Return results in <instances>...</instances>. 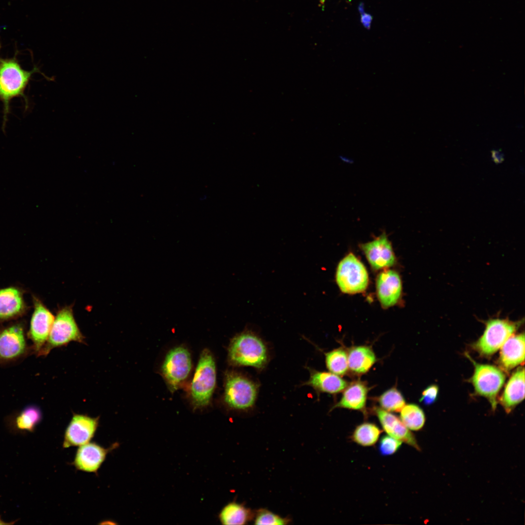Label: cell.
Listing matches in <instances>:
<instances>
[{"instance_id": "30bf717a", "label": "cell", "mask_w": 525, "mask_h": 525, "mask_svg": "<svg viewBox=\"0 0 525 525\" xmlns=\"http://www.w3.org/2000/svg\"><path fill=\"white\" fill-rule=\"evenodd\" d=\"M99 418L73 413L65 431L63 447L80 446L89 442L97 429Z\"/></svg>"}, {"instance_id": "d6a6232c", "label": "cell", "mask_w": 525, "mask_h": 525, "mask_svg": "<svg viewBox=\"0 0 525 525\" xmlns=\"http://www.w3.org/2000/svg\"><path fill=\"white\" fill-rule=\"evenodd\" d=\"M3 524H8L4 523L2 520H1V519L0 518V525H3Z\"/></svg>"}, {"instance_id": "4316f807", "label": "cell", "mask_w": 525, "mask_h": 525, "mask_svg": "<svg viewBox=\"0 0 525 525\" xmlns=\"http://www.w3.org/2000/svg\"><path fill=\"white\" fill-rule=\"evenodd\" d=\"M382 409L388 412H398L405 405V400L401 392L392 387L384 392L378 399Z\"/></svg>"}, {"instance_id": "603a6c76", "label": "cell", "mask_w": 525, "mask_h": 525, "mask_svg": "<svg viewBox=\"0 0 525 525\" xmlns=\"http://www.w3.org/2000/svg\"><path fill=\"white\" fill-rule=\"evenodd\" d=\"M254 513L245 506L232 502L222 508L219 518L223 525H245L253 519Z\"/></svg>"}, {"instance_id": "cb8c5ba5", "label": "cell", "mask_w": 525, "mask_h": 525, "mask_svg": "<svg viewBox=\"0 0 525 525\" xmlns=\"http://www.w3.org/2000/svg\"><path fill=\"white\" fill-rule=\"evenodd\" d=\"M381 433L380 429L374 423L366 422L358 425L354 430L351 438L356 444L369 447L377 442Z\"/></svg>"}, {"instance_id": "d4e9b609", "label": "cell", "mask_w": 525, "mask_h": 525, "mask_svg": "<svg viewBox=\"0 0 525 525\" xmlns=\"http://www.w3.org/2000/svg\"><path fill=\"white\" fill-rule=\"evenodd\" d=\"M400 412L401 420L410 431H419L423 427L425 416L418 405L413 403L405 404Z\"/></svg>"}, {"instance_id": "83f0119b", "label": "cell", "mask_w": 525, "mask_h": 525, "mask_svg": "<svg viewBox=\"0 0 525 525\" xmlns=\"http://www.w3.org/2000/svg\"><path fill=\"white\" fill-rule=\"evenodd\" d=\"M41 418V413L38 408L35 406H28L17 417V427L20 430L33 431Z\"/></svg>"}, {"instance_id": "7402d4cb", "label": "cell", "mask_w": 525, "mask_h": 525, "mask_svg": "<svg viewBox=\"0 0 525 525\" xmlns=\"http://www.w3.org/2000/svg\"><path fill=\"white\" fill-rule=\"evenodd\" d=\"M347 354L349 369L356 374L367 373L376 361L374 352L367 346L352 347Z\"/></svg>"}, {"instance_id": "f1b7e54d", "label": "cell", "mask_w": 525, "mask_h": 525, "mask_svg": "<svg viewBox=\"0 0 525 525\" xmlns=\"http://www.w3.org/2000/svg\"><path fill=\"white\" fill-rule=\"evenodd\" d=\"M253 520L255 525H282L289 524L291 522L289 518L281 517L265 508L256 511Z\"/></svg>"}, {"instance_id": "44dd1931", "label": "cell", "mask_w": 525, "mask_h": 525, "mask_svg": "<svg viewBox=\"0 0 525 525\" xmlns=\"http://www.w3.org/2000/svg\"><path fill=\"white\" fill-rule=\"evenodd\" d=\"M24 303L20 291L15 287L0 289V319L14 318L21 314Z\"/></svg>"}, {"instance_id": "8fae6325", "label": "cell", "mask_w": 525, "mask_h": 525, "mask_svg": "<svg viewBox=\"0 0 525 525\" xmlns=\"http://www.w3.org/2000/svg\"><path fill=\"white\" fill-rule=\"evenodd\" d=\"M360 247L374 269L388 268L395 263L391 244L385 232L372 241L361 244Z\"/></svg>"}, {"instance_id": "e0dca14e", "label": "cell", "mask_w": 525, "mask_h": 525, "mask_svg": "<svg viewBox=\"0 0 525 525\" xmlns=\"http://www.w3.org/2000/svg\"><path fill=\"white\" fill-rule=\"evenodd\" d=\"M499 359L503 370L509 371L524 364L525 360V335L524 333L512 335L501 347Z\"/></svg>"}, {"instance_id": "7c38bea8", "label": "cell", "mask_w": 525, "mask_h": 525, "mask_svg": "<svg viewBox=\"0 0 525 525\" xmlns=\"http://www.w3.org/2000/svg\"><path fill=\"white\" fill-rule=\"evenodd\" d=\"M54 319L52 313L44 304L40 300L35 299L29 335L33 342L34 349L37 353L48 339Z\"/></svg>"}, {"instance_id": "484cf974", "label": "cell", "mask_w": 525, "mask_h": 525, "mask_svg": "<svg viewBox=\"0 0 525 525\" xmlns=\"http://www.w3.org/2000/svg\"><path fill=\"white\" fill-rule=\"evenodd\" d=\"M326 367L328 370L338 376L347 373L349 370L347 352L342 348L325 353Z\"/></svg>"}, {"instance_id": "4dcf8cb0", "label": "cell", "mask_w": 525, "mask_h": 525, "mask_svg": "<svg viewBox=\"0 0 525 525\" xmlns=\"http://www.w3.org/2000/svg\"><path fill=\"white\" fill-rule=\"evenodd\" d=\"M438 393V386L435 385H430L423 390L420 401L426 405L432 404L436 400Z\"/></svg>"}, {"instance_id": "3957f363", "label": "cell", "mask_w": 525, "mask_h": 525, "mask_svg": "<svg viewBox=\"0 0 525 525\" xmlns=\"http://www.w3.org/2000/svg\"><path fill=\"white\" fill-rule=\"evenodd\" d=\"M216 366L211 352L206 349L201 353L191 385V396L194 408L210 402L216 384Z\"/></svg>"}, {"instance_id": "ac0fdd59", "label": "cell", "mask_w": 525, "mask_h": 525, "mask_svg": "<svg viewBox=\"0 0 525 525\" xmlns=\"http://www.w3.org/2000/svg\"><path fill=\"white\" fill-rule=\"evenodd\" d=\"M307 368L309 371L310 377L302 385L311 386L316 393L335 394L343 391L348 385L340 376L330 371H319L308 367Z\"/></svg>"}, {"instance_id": "6da1fadb", "label": "cell", "mask_w": 525, "mask_h": 525, "mask_svg": "<svg viewBox=\"0 0 525 525\" xmlns=\"http://www.w3.org/2000/svg\"><path fill=\"white\" fill-rule=\"evenodd\" d=\"M228 359L233 366L262 369L268 362L267 349L257 334L250 331H244L231 339L228 349Z\"/></svg>"}, {"instance_id": "ffe728a7", "label": "cell", "mask_w": 525, "mask_h": 525, "mask_svg": "<svg viewBox=\"0 0 525 525\" xmlns=\"http://www.w3.org/2000/svg\"><path fill=\"white\" fill-rule=\"evenodd\" d=\"M368 387L366 383L356 381L348 385L344 389L340 401L331 409L344 408L364 411L365 409Z\"/></svg>"}, {"instance_id": "1f68e13d", "label": "cell", "mask_w": 525, "mask_h": 525, "mask_svg": "<svg viewBox=\"0 0 525 525\" xmlns=\"http://www.w3.org/2000/svg\"><path fill=\"white\" fill-rule=\"evenodd\" d=\"M491 154L492 159L495 163H500L504 160V155L501 152L494 150Z\"/></svg>"}, {"instance_id": "8992f818", "label": "cell", "mask_w": 525, "mask_h": 525, "mask_svg": "<svg viewBox=\"0 0 525 525\" xmlns=\"http://www.w3.org/2000/svg\"><path fill=\"white\" fill-rule=\"evenodd\" d=\"M336 282L340 290L346 294L362 292L368 284V275L364 264L355 255L350 253L339 262Z\"/></svg>"}, {"instance_id": "f546056e", "label": "cell", "mask_w": 525, "mask_h": 525, "mask_svg": "<svg viewBox=\"0 0 525 525\" xmlns=\"http://www.w3.org/2000/svg\"><path fill=\"white\" fill-rule=\"evenodd\" d=\"M402 444V441L389 435L384 436L382 437L379 442V452L384 455H393L399 450Z\"/></svg>"}, {"instance_id": "277c9868", "label": "cell", "mask_w": 525, "mask_h": 525, "mask_svg": "<svg viewBox=\"0 0 525 525\" xmlns=\"http://www.w3.org/2000/svg\"><path fill=\"white\" fill-rule=\"evenodd\" d=\"M73 341L85 344V337L75 321L72 307L66 306L58 311L48 339L38 355L46 356L53 349L66 346Z\"/></svg>"}, {"instance_id": "5bb4252c", "label": "cell", "mask_w": 525, "mask_h": 525, "mask_svg": "<svg viewBox=\"0 0 525 525\" xmlns=\"http://www.w3.org/2000/svg\"><path fill=\"white\" fill-rule=\"evenodd\" d=\"M26 342L21 326L15 324L0 331V360H15L25 352Z\"/></svg>"}, {"instance_id": "ba28073f", "label": "cell", "mask_w": 525, "mask_h": 525, "mask_svg": "<svg viewBox=\"0 0 525 525\" xmlns=\"http://www.w3.org/2000/svg\"><path fill=\"white\" fill-rule=\"evenodd\" d=\"M518 326V323L508 319H490L486 323L482 335L473 347L482 355H491L515 333Z\"/></svg>"}, {"instance_id": "2e32d148", "label": "cell", "mask_w": 525, "mask_h": 525, "mask_svg": "<svg viewBox=\"0 0 525 525\" xmlns=\"http://www.w3.org/2000/svg\"><path fill=\"white\" fill-rule=\"evenodd\" d=\"M374 412L384 430L388 435L420 451V447L413 434L395 415L381 408L376 407Z\"/></svg>"}, {"instance_id": "d6986e66", "label": "cell", "mask_w": 525, "mask_h": 525, "mask_svg": "<svg viewBox=\"0 0 525 525\" xmlns=\"http://www.w3.org/2000/svg\"><path fill=\"white\" fill-rule=\"evenodd\" d=\"M525 398V369L519 368L510 377L500 401L507 413H510Z\"/></svg>"}, {"instance_id": "9c48e42d", "label": "cell", "mask_w": 525, "mask_h": 525, "mask_svg": "<svg viewBox=\"0 0 525 525\" xmlns=\"http://www.w3.org/2000/svg\"><path fill=\"white\" fill-rule=\"evenodd\" d=\"M192 367L190 353L184 347L178 346L167 354L161 371L168 386L172 392L187 378Z\"/></svg>"}, {"instance_id": "5b68a950", "label": "cell", "mask_w": 525, "mask_h": 525, "mask_svg": "<svg viewBox=\"0 0 525 525\" xmlns=\"http://www.w3.org/2000/svg\"><path fill=\"white\" fill-rule=\"evenodd\" d=\"M258 388V385L248 377L228 371L225 376L224 401L233 409L248 410L255 404Z\"/></svg>"}, {"instance_id": "4fadbf2b", "label": "cell", "mask_w": 525, "mask_h": 525, "mask_svg": "<svg viewBox=\"0 0 525 525\" xmlns=\"http://www.w3.org/2000/svg\"><path fill=\"white\" fill-rule=\"evenodd\" d=\"M117 445L116 443L108 448L95 442L81 445L77 450L72 464L79 471L96 473L107 455Z\"/></svg>"}, {"instance_id": "52a82bcc", "label": "cell", "mask_w": 525, "mask_h": 525, "mask_svg": "<svg viewBox=\"0 0 525 525\" xmlns=\"http://www.w3.org/2000/svg\"><path fill=\"white\" fill-rule=\"evenodd\" d=\"M474 366V372L471 381L476 393L485 397L494 410L497 405V396L503 386L506 376L502 370L488 364L476 363L466 354Z\"/></svg>"}, {"instance_id": "7a4b0ae2", "label": "cell", "mask_w": 525, "mask_h": 525, "mask_svg": "<svg viewBox=\"0 0 525 525\" xmlns=\"http://www.w3.org/2000/svg\"><path fill=\"white\" fill-rule=\"evenodd\" d=\"M37 70L23 69L15 58L3 59L0 57V100L4 106L3 126L6 121L11 99L24 96L25 90L33 74Z\"/></svg>"}, {"instance_id": "9a60e30c", "label": "cell", "mask_w": 525, "mask_h": 525, "mask_svg": "<svg viewBox=\"0 0 525 525\" xmlns=\"http://www.w3.org/2000/svg\"><path fill=\"white\" fill-rule=\"evenodd\" d=\"M377 297L385 308L395 305L399 300L402 292V284L399 274L387 269L381 272L376 280Z\"/></svg>"}]
</instances>
